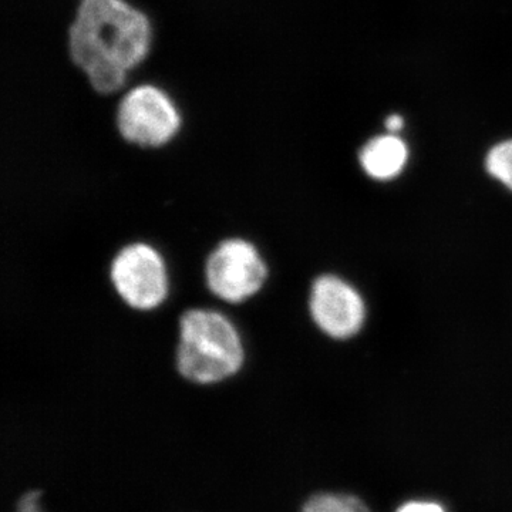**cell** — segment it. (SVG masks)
<instances>
[{
	"mask_svg": "<svg viewBox=\"0 0 512 512\" xmlns=\"http://www.w3.org/2000/svg\"><path fill=\"white\" fill-rule=\"evenodd\" d=\"M409 147L397 134H383L367 141L359 153V163L370 178L390 181L399 177L409 163Z\"/></svg>",
	"mask_w": 512,
	"mask_h": 512,
	"instance_id": "cell-7",
	"label": "cell"
},
{
	"mask_svg": "<svg viewBox=\"0 0 512 512\" xmlns=\"http://www.w3.org/2000/svg\"><path fill=\"white\" fill-rule=\"evenodd\" d=\"M153 40L150 16L130 0H79L67 30V53L94 92L116 97L150 56Z\"/></svg>",
	"mask_w": 512,
	"mask_h": 512,
	"instance_id": "cell-1",
	"label": "cell"
},
{
	"mask_svg": "<svg viewBox=\"0 0 512 512\" xmlns=\"http://www.w3.org/2000/svg\"><path fill=\"white\" fill-rule=\"evenodd\" d=\"M485 170L512 191V138L490 148L485 157Z\"/></svg>",
	"mask_w": 512,
	"mask_h": 512,
	"instance_id": "cell-8",
	"label": "cell"
},
{
	"mask_svg": "<svg viewBox=\"0 0 512 512\" xmlns=\"http://www.w3.org/2000/svg\"><path fill=\"white\" fill-rule=\"evenodd\" d=\"M109 279L120 301L133 311H154L170 293L167 264L148 242H130L120 248L111 259Z\"/></svg>",
	"mask_w": 512,
	"mask_h": 512,
	"instance_id": "cell-4",
	"label": "cell"
},
{
	"mask_svg": "<svg viewBox=\"0 0 512 512\" xmlns=\"http://www.w3.org/2000/svg\"><path fill=\"white\" fill-rule=\"evenodd\" d=\"M302 512H370L369 508L353 495L318 494L309 498Z\"/></svg>",
	"mask_w": 512,
	"mask_h": 512,
	"instance_id": "cell-9",
	"label": "cell"
},
{
	"mask_svg": "<svg viewBox=\"0 0 512 512\" xmlns=\"http://www.w3.org/2000/svg\"><path fill=\"white\" fill-rule=\"evenodd\" d=\"M40 491H29L20 498L16 512H42L39 504Z\"/></svg>",
	"mask_w": 512,
	"mask_h": 512,
	"instance_id": "cell-10",
	"label": "cell"
},
{
	"mask_svg": "<svg viewBox=\"0 0 512 512\" xmlns=\"http://www.w3.org/2000/svg\"><path fill=\"white\" fill-rule=\"evenodd\" d=\"M244 342L237 326L215 309H188L178 320L175 369L188 383L212 386L241 372Z\"/></svg>",
	"mask_w": 512,
	"mask_h": 512,
	"instance_id": "cell-2",
	"label": "cell"
},
{
	"mask_svg": "<svg viewBox=\"0 0 512 512\" xmlns=\"http://www.w3.org/2000/svg\"><path fill=\"white\" fill-rule=\"evenodd\" d=\"M114 123L121 140L140 150L170 146L184 128L177 101L160 84H130L117 99Z\"/></svg>",
	"mask_w": 512,
	"mask_h": 512,
	"instance_id": "cell-3",
	"label": "cell"
},
{
	"mask_svg": "<svg viewBox=\"0 0 512 512\" xmlns=\"http://www.w3.org/2000/svg\"><path fill=\"white\" fill-rule=\"evenodd\" d=\"M315 325L333 339H349L365 325L366 305L355 286L335 275L315 279L309 295Z\"/></svg>",
	"mask_w": 512,
	"mask_h": 512,
	"instance_id": "cell-6",
	"label": "cell"
},
{
	"mask_svg": "<svg viewBox=\"0 0 512 512\" xmlns=\"http://www.w3.org/2000/svg\"><path fill=\"white\" fill-rule=\"evenodd\" d=\"M268 275L261 251L245 238L222 239L205 259L204 279L208 291L232 305L258 295Z\"/></svg>",
	"mask_w": 512,
	"mask_h": 512,
	"instance_id": "cell-5",
	"label": "cell"
},
{
	"mask_svg": "<svg viewBox=\"0 0 512 512\" xmlns=\"http://www.w3.org/2000/svg\"><path fill=\"white\" fill-rule=\"evenodd\" d=\"M397 512H444L443 507L436 503H423V501H414V503L404 504Z\"/></svg>",
	"mask_w": 512,
	"mask_h": 512,
	"instance_id": "cell-11",
	"label": "cell"
},
{
	"mask_svg": "<svg viewBox=\"0 0 512 512\" xmlns=\"http://www.w3.org/2000/svg\"><path fill=\"white\" fill-rule=\"evenodd\" d=\"M384 124H386V130L389 131V133L397 134L399 131L403 130L404 119L400 114H390L386 121H384Z\"/></svg>",
	"mask_w": 512,
	"mask_h": 512,
	"instance_id": "cell-12",
	"label": "cell"
}]
</instances>
